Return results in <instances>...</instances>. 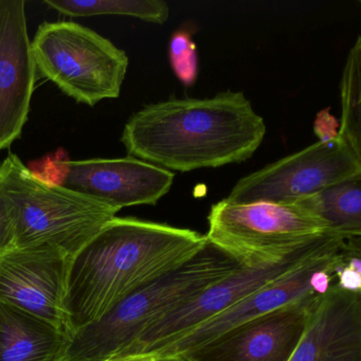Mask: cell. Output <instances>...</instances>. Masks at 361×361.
I'll list each match as a JSON object with an SVG mask.
<instances>
[{
	"label": "cell",
	"mask_w": 361,
	"mask_h": 361,
	"mask_svg": "<svg viewBox=\"0 0 361 361\" xmlns=\"http://www.w3.org/2000/svg\"><path fill=\"white\" fill-rule=\"evenodd\" d=\"M207 245L204 234L187 228L114 217L71 257L64 300L69 334L180 267Z\"/></svg>",
	"instance_id": "cell-1"
},
{
	"label": "cell",
	"mask_w": 361,
	"mask_h": 361,
	"mask_svg": "<svg viewBox=\"0 0 361 361\" xmlns=\"http://www.w3.org/2000/svg\"><path fill=\"white\" fill-rule=\"evenodd\" d=\"M265 135L245 94L225 92L147 105L126 122L121 142L130 157L185 173L246 161Z\"/></svg>",
	"instance_id": "cell-2"
},
{
	"label": "cell",
	"mask_w": 361,
	"mask_h": 361,
	"mask_svg": "<svg viewBox=\"0 0 361 361\" xmlns=\"http://www.w3.org/2000/svg\"><path fill=\"white\" fill-rule=\"evenodd\" d=\"M240 268L207 245L193 259L128 295L98 320L71 331L58 361H103L116 356L156 321Z\"/></svg>",
	"instance_id": "cell-3"
},
{
	"label": "cell",
	"mask_w": 361,
	"mask_h": 361,
	"mask_svg": "<svg viewBox=\"0 0 361 361\" xmlns=\"http://www.w3.org/2000/svg\"><path fill=\"white\" fill-rule=\"evenodd\" d=\"M0 195L16 230V248L50 245L73 257L119 211L35 175L10 153L0 164Z\"/></svg>",
	"instance_id": "cell-4"
},
{
	"label": "cell",
	"mask_w": 361,
	"mask_h": 361,
	"mask_svg": "<svg viewBox=\"0 0 361 361\" xmlns=\"http://www.w3.org/2000/svg\"><path fill=\"white\" fill-rule=\"evenodd\" d=\"M204 235L208 244L248 269L280 265L326 240L342 238L299 204H236L226 198L211 207Z\"/></svg>",
	"instance_id": "cell-5"
},
{
	"label": "cell",
	"mask_w": 361,
	"mask_h": 361,
	"mask_svg": "<svg viewBox=\"0 0 361 361\" xmlns=\"http://www.w3.org/2000/svg\"><path fill=\"white\" fill-rule=\"evenodd\" d=\"M31 49L37 73L78 103L94 106L119 98L130 60L96 31L75 22H45Z\"/></svg>",
	"instance_id": "cell-6"
},
{
	"label": "cell",
	"mask_w": 361,
	"mask_h": 361,
	"mask_svg": "<svg viewBox=\"0 0 361 361\" xmlns=\"http://www.w3.org/2000/svg\"><path fill=\"white\" fill-rule=\"evenodd\" d=\"M361 175V158L340 138L314 145L255 171L236 183L226 200L290 204Z\"/></svg>",
	"instance_id": "cell-7"
},
{
	"label": "cell",
	"mask_w": 361,
	"mask_h": 361,
	"mask_svg": "<svg viewBox=\"0 0 361 361\" xmlns=\"http://www.w3.org/2000/svg\"><path fill=\"white\" fill-rule=\"evenodd\" d=\"M345 240L331 238L280 265L261 269L240 268L221 282L204 289L152 324L134 343L118 355L156 353L209 319L221 314L248 295L310 259L341 250Z\"/></svg>",
	"instance_id": "cell-8"
},
{
	"label": "cell",
	"mask_w": 361,
	"mask_h": 361,
	"mask_svg": "<svg viewBox=\"0 0 361 361\" xmlns=\"http://www.w3.org/2000/svg\"><path fill=\"white\" fill-rule=\"evenodd\" d=\"M71 259L50 245L1 253L0 301L41 317L68 335L64 300Z\"/></svg>",
	"instance_id": "cell-9"
},
{
	"label": "cell",
	"mask_w": 361,
	"mask_h": 361,
	"mask_svg": "<svg viewBox=\"0 0 361 361\" xmlns=\"http://www.w3.org/2000/svg\"><path fill=\"white\" fill-rule=\"evenodd\" d=\"M56 168L61 172L59 185L117 211L155 206L175 178L174 173L130 156L56 162Z\"/></svg>",
	"instance_id": "cell-10"
},
{
	"label": "cell",
	"mask_w": 361,
	"mask_h": 361,
	"mask_svg": "<svg viewBox=\"0 0 361 361\" xmlns=\"http://www.w3.org/2000/svg\"><path fill=\"white\" fill-rule=\"evenodd\" d=\"M24 0H0V153L22 136L37 83Z\"/></svg>",
	"instance_id": "cell-11"
},
{
	"label": "cell",
	"mask_w": 361,
	"mask_h": 361,
	"mask_svg": "<svg viewBox=\"0 0 361 361\" xmlns=\"http://www.w3.org/2000/svg\"><path fill=\"white\" fill-rule=\"evenodd\" d=\"M342 257L343 247L338 252L329 253L306 262L297 269L269 283L157 352L149 354L183 356L211 343L217 338L242 326L249 321L269 314L287 304L317 295L312 286L314 272L319 269L335 267L342 261Z\"/></svg>",
	"instance_id": "cell-12"
},
{
	"label": "cell",
	"mask_w": 361,
	"mask_h": 361,
	"mask_svg": "<svg viewBox=\"0 0 361 361\" xmlns=\"http://www.w3.org/2000/svg\"><path fill=\"white\" fill-rule=\"evenodd\" d=\"M314 295L249 321L181 357L187 361H289L305 331Z\"/></svg>",
	"instance_id": "cell-13"
},
{
	"label": "cell",
	"mask_w": 361,
	"mask_h": 361,
	"mask_svg": "<svg viewBox=\"0 0 361 361\" xmlns=\"http://www.w3.org/2000/svg\"><path fill=\"white\" fill-rule=\"evenodd\" d=\"M289 361H361V293L335 282L310 301L305 331Z\"/></svg>",
	"instance_id": "cell-14"
},
{
	"label": "cell",
	"mask_w": 361,
	"mask_h": 361,
	"mask_svg": "<svg viewBox=\"0 0 361 361\" xmlns=\"http://www.w3.org/2000/svg\"><path fill=\"white\" fill-rule=\"evenodd\" d=\"M67 340L41 317L0 301V361H58Z\"/></svg>",
	"instance_id": "cell-15"
},
{
	"label": "cell",
	"mask_w": 361,
	"mask_h": 361,
	"mask_svg": "<svg viewBox=\"0 0 361 361\" xmlns=\"http://www.w3.org/2000/svg\"><path fill=\"white\" fill-rule=\"evenodd\" d=\"M293 204L320 217L345 240L361 236V175L329 185Z\"/></svg>",
	"instance_id": "cell-16"
},
{
	"label": "cell",
	"mask_w": 361,
	"mask_h": 361,
	"mask_svg": "<svg viewBox=\"0 0 361 361\" xmlns=\"http://www.w3.org/2000/svg\"><path fill=\"white\" fill-rule=\"evenodd\" d=\"M44 4L69 18L121 16L162 25L170 16L164 0H44Z\"/></svg>",
	"instance_id": "cell-17"
},
{
	"label": "cell",
	"mask_w": 361,
	"mask_h": 361,
	"mask_svg": "<svg viewBox=\"0 0 361 361\" xmlns=\"http://www.w3.org/2000/svg\"><path fill=\"white\" fill-rule=\"evenodd\" d=\"M341 123L338 135L361 158V37L350 48L340 82Z\"/></svg>",
	"instance_id": "cell-18"
},
{
	"label": "cell",
	"mask_w": 361,
	"mask_h": 361,
	"mask_svg": "<svg viewBox=\"0 0 361 361\" xmlns=\"http://www.w3.org/2000/svg\"><path fill=\"white\" fill-rule=\"evenodd\" d=\"M169 60L175 77L191 87L198 78V54L191 31L179 29L173 33L169 45Z\"/></svg>",
	"instance_id": "cell-19"
},
{
	"label": "cell",
	"mask_w": 361,
	"mask_h": 361,
	"mask_svg": "<svg viewBox=\"0 0 361 361\" xmlns=\"http://www.w3.org/2000/svg\"><path fill=\"white\" fill-rule=\"evenodd\" d=\"M16 248V230L5 200L0 195V255Z\"/></svg>",
	"instance_id": "cell-20"
},
{
	"label": "cell",
	"mask_w": 361,
	"mask_h": 361,
	"mask_svg": "<svg viewBox=\"0 0 361 361\" xmlns=\"http://www.w3.org/2000/svg\"><path fill=\"white\" fill-rule=\"evenodd\" d=\"M325 117H322V114L318 115L316 123H314V132L318 135L319 140H327L333 139L338 136L337 123L329 124L334 121V118L329 115V111H324Z\"/></svg>",
	"instance_id": "cell-21"
},
{
	"label": "cell",
	"mask_w": 361,
	"mask_h": 361,
	"mask_svg": "<svg viewBox=\"0 0 361 361\" xmlns=\"http://www.w3.org/2000/svg\"><path fill=\"white\" fill-rule=\"evenodd\" d=\"M103 361H187L181 356H164L157 354L117 355Z\"/></svg>",
	"instance_id": "cell-22"
}]
</instances>
